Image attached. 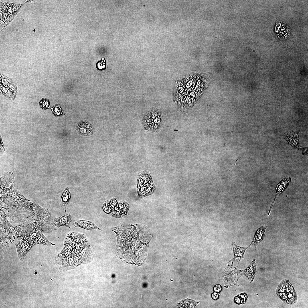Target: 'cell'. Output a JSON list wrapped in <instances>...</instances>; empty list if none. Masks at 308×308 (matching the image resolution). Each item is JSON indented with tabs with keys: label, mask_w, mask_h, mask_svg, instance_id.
Returning a JSON list of instances; mask_svg holds the SVG:
<instances>
[{
	"label": "cell",
	"mask_w": 308,
	"mask_h": 308,
	"mask_svg": "<svg viewBox=\"0 0 308 308\" xmlns=\"http://www.w3.org/2000/svg\"><path fill=\"white\" fill-rule=\"evenodd\" d=\"M117 238V255L122 261L141 266L145 262L153 232L144 225L121 224L113 227Z\"/></svg>",
	"instance_id": "obj_1"
},
{
	"label": "cell",
	"mask_w": 308,
	"mask_h": 308,
	"mask_svg": "<svg viewBox=\"0 0 308 308\" xmlns=\"http://www.w3.org/2000/svg\"><path fill=\"white\" fill-rule=\"evenodd\" d=\"M211 80L207 74L190 73L176 80L173 98L181 111L186 113L189 110L208 86Z\"/></svg>",
	"instance_id": "obj_2"
},
{
	"label": "cell",
	"mask_w": 308,
	"mask_h": 308,
	"mask_svg": "<svg viewBox=\"0 0 308 308\" xmlns=\"http://www.w3.org/2000/svg\"><path fill=\"white\" fill-rule=\"evenodd\" d=\"M64 245L55 258V264L61 271L75 268L92 260L93 252L85 235L75 232L69 233L65 238Z\"/></svg>",
	"instance_id": "obj_3"
},
{
	"label": "cell",
	"mask_w": 308,
	"mask_h": 308,
	"mask_svg": "<svg viewBox=\"0 0 308 308\" xmlns=\"http://www.w3.org/2000/svg\"><path fill=\"white\" fill-rule=\"evenodd\" d=\"M41 232L32 223L19 225L15 228V236L20 240L19 243L16 246L18 256L21 260H23L27 252L36 244L55 245L49 242Z\"/></svg>",
	"instance_id": "obj_4"
},
{
	"label": "cell",
	"mask_w": 308,
	"mask_h": 308,
	"mask_svg": "<svg viewBox=\"0 0 308 308\" xmlns=\"http://www.w3.org/2000/svg\"><path fill=\"white\" fill-rule=\"evenodd\" d=\"M162 115L161 111L155 108H152L143 116L142 122L145 130L157 132L162 125Z\"/></svg>",
	"instance_id": "obj_5"
},
{
	"label": "cell",
	"mask_w": 308,
	"mask_h": 308,
	"mask_svg": "<svg viewBox=\"0 0 308 308\" xmlns=\"http://www.w3.org/2000/svg\"><path fill=\"white\" fill-rule=\"evenodd\" d=\"M276 293L285 303L293 304L296 302L297 296L293 287L288 280H283L277 287Z\"/></svg>",
	"instance_id": "obj_6"
},
{
	"label": "cell",
	"mask_w": 308,
	"mask_h": 308,
	"mask_svg": "<svg viewBox=\"0 0 308 308\" xmlns=\"http://www.w3.org/2000/svg\"><path fill=\"white\" fill-rule=\"evenodd\" d=\"M5 216L3 211L1 210V249L2 247L6 251L9 243L15 240V228L10 224Z\"/></svg>",
	"instance_id": "obj_7"
},
{
	"label": "cell",
	"mask_w": 308,
	"mask_h": 308,
	"mask_svg": "<svg viewBox=\"0 0 308 308\" xmlns=\"http://www.w3.org/2000/svg\"><path fill=\"white\" fill-rule=\"evenodd\" d=\"M233 262L231 265H228L225 269L222 276V279L225 283L224 287L226 288L233 285L240 286L242 285L238 284L239 279L242 275L239 270L234 267Z\"/></svg>",
	"instance_id": "obj_8"
},
{
	"label": "cell",
	"mask_w": 308,
	"mask_h": 308,
	"mask_svg": "<svg viewBox=\"0 0 308 308\" xmlns=\"http://www.w3.org/2000/svg\"><path fill=\"white\" fill-rule=\"evenodd\" d=\"M76 129L80 134L84 136L91 135L94 130L93 126L89 122L85 120L79 122L76 125Z\"/></svg>",
	"instance_id": "obj_9"
},
{
	"label": "cell",
	"mask_w": 308,
	"mask_h": 308,
	"mask_svg": "<svg viewBox=\"0 0 308 308\" xmlns=\"http://www.w3.org/2000/svg\"><path fill=\"white\" fill-rule=\"evenodd\" d=\"M256 260L254 259L248 266L244 270H240L242 275H245L251 283L253 281L256 273Z\"/></svg>",
	"instance_id": "obj_10"
},
{
	"label": "cell",
	"mask_w": 308,
	"mask_h": 308,
	"mask_svg": "<svg viewBox=\"0 0 308 308\" xmlns=\"http://www.w3.org/2000/svg\"><path fill=\"white\" fill-rule=\"evenodd\" d=\"M72 221L70 215L65 214L58 218H55L54 222V226L58 228L62 226L70 228V224Z\"/></svg>",
	"instance_id": "obj_11"
},
{
	"label": "cell",
	"mask_w": 308,
	"mask_h": 308,
	"mask_svg": "<svg viewBox=\"0 0 308 308\" xmlns=\"http://www.w3.org/2000/svg\"><path fill=\"white\" fill-rule=\"evenodd\" d=\"M267 226H261L256 232L253 241L251 242L250 246L251 245L255 246V250L257 245L263 239L265 234V231Z\"/></svg>",
	"instance_id": "obj_12"
},
{
	"label": "cell",
	"mask_w": 308,
	"mask_h": 308,
	"mask_svg": "<svg viewBox=\"0 0 308 308\" xmlns=\"http://www.w3.org/2000/svg\"><path fill=\"white\" fill-rule=\"evenodd\" d=\"M232 245L234 257L233 259L230 260L229 262L232 261H234L236 259H238L239 260V262L241 259L244 258V254L245 251L250 246L246 248L238 246L235 244L233 240L232 241Z\"/></svg>",
	"instance_id": "obj_13"
},
{
	"label": "cell",
	"mask_w": 308,
	"mask_h": 308,
	"mask_svg": "<svg viewBox=\"0 0 308 308\" xmlns=\"http://www.w3.org/2000/svg\"><path fill=\"white\" fill-rule=\"evenodd\" d=\"M74 226L76 227H80L88 230L98 229L101 230L96 226L94 223L88 221L78 220L74 222Z\"/></svg>",
	"instance_id": "obj_14"
},
{
	"label": "cell",
	"mask_w": 308,
	"mask_h": 308,
	"mask_svg": "<svg viewBox=\"0 0 308 308\" xmlns=\"http://www.w3.org/2000/svg\"><path fill=\"white\" fill-rule=\"evenodd\" d=\"M199 302H196L190 299H186L181 301L178 305V308H194Z\"/></svg>",
	"instance_id": "obj_15"
},
{
	"label": "cell",
	"mask_w": 308,
	"mask_h": 308,
	"mask_svg": "<svg viewBox=\"0 0 308 308\" xmlns=\"http://www.w3.org/2000/svg\"><path fill=\"white\" fill-rule=\"evenodd\" d=\"M139 176H138L139 184L144 186H148L151 183V177L148 174L143 173Z\"/></svg>",
	"instance_id": "obj_16"
},
{
	"label": "cell",
	"mask_w": 308,
	"mask_h": 308,
	"mask_svg": "<svg viewBox=\"0 0 308 308\" xmlns=\"http://www.w3.org/2000/svg\"><path fill=\"white\" fill-rule=\"evenodd\" d=\"M70 198V194L69 189L67 188L64 191L61 198L60 204L64 206L68 203Z\"/></svg>",
	"instance_id": "obj_17"
},
{
	"label": "cell",
	"mask_w": 308,
	"mask_h": 308,
	"mask_svg": "<svg viewBox=\"0 0 308 308\" xmlns=\"http://www.w3.org/2000/svg\"><path fill=\"white\" fill-rule=\"evenodd\" d=\"M248 298L247 294L243 293L239 294L234 297V301L237 304L244 303Z\"/></svg>",
	"instance_id": "obj_18"
},
{
	"label": "cell",
	"mask_w": 308,
	"mask_h": 308,
	"mask_svg": "<svg viewBox=\"0 0 308 308\" xmlns=\"http://www.w3.org/2000/svg\"><path fill=\"white\" fill-rule=\"evenodd\" d=\"M119 206L122 215H126L129 208L128 204L125 202L122 201L119 203Z\"/></svg>",
	"instance_id": "obj_19"
},
{
	"label": "cell",
	"mask_w": 308,
	"mask_h": 308,
	"mask_svg": "<svg viewBox=\"0 0 308 308\" xmlns=\"http://www.w3.org/2000/svg\"><path fill=\"white\" fill-rule=\"evenodd\" d=\"M53 114L56 116H61L63 115V112L59 105H56L52 108Z\"/></svg>",
	"instance_id": "obj_20"
},
{
	"label": "cell",
	"mask_w": 308,
	"mask_h": 308,
	"mask_svg": "<svg viewBox=\"0 0 308 308\" xmlns=\"http://www.w3.org/2000/svg\"><path fill=\"white\" fill-rule=\"evenodd\" d=\"M39 104L40 107L43 109L46 110L50 107L49 102L46 98L42 99L40 101Z\"/></svg>",
	"instance_id": "obj_21"
},
{
	"label": "cell",
	"mask_w": 308,
	"mask_h": 308,
	"mask_svg": "<svg viewBox=\"0 0 308 308\" xmlns=\"http://www.w3.org/2000/svg\"><path fill=\"white\" fill-rule=\"evenodd\" d=\"M103 209L104 211L107 214L111 213L112 211L111 207L107 202L105 203L103 205Z\"/></svg>",
	"instance_id": "obj_22"
},
{
	"label": "cell",
	"mask_w": 308,
	"mask_h": 308,
	"mask_svg": "<svg viewBox=\"0 0 308 308\" xmlns=\"http://www.w3.org/2000/svg\"><path fill=\"white\" fill-rule=\"evenodd\" d=\"M220 295V293L214 291L212 293L211 297L213 299L216 300L219 299Z\"/></svg>",
	"instance_id": "obj_23"
},
{
	"label": "cell",
	"mask_w": 308,
	"mask_h": 308,
	"mask_svg": "<svg viewBox=\"0 0 308 308\" xmlns=\"http://www.w3.org/2000/svg\"><path fill=\"white\" fill-rule=\"evenodd\" d=\"M222 289V287L220 285L217 284L214 286L213 290L214 292L220 293Z\"/></svg>",
	"instance_id": "obj_24"
}]
</instances>
